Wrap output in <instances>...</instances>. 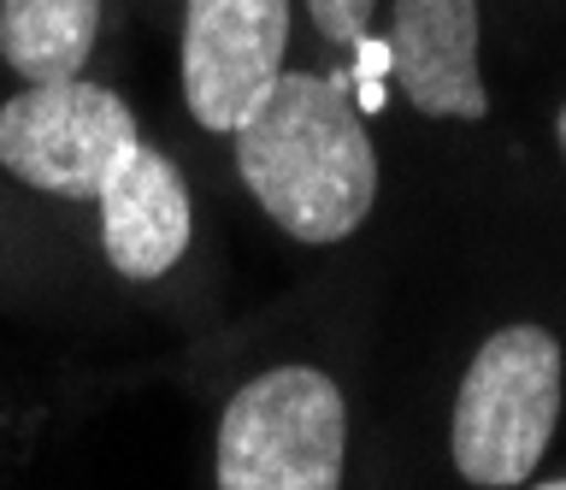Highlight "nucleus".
<instances>
[{
    "instance_id": "4",
    "label": "nucleus",
    "mask_w": 566,
    "mask_h": 490,
    "mask_svg": "<svg viewBox=\"0 0 566 490\" xmlns=\"http://www.w3.org/2000/svg\"><path fill=\"white\" fill-rule=\"evenodd\" d=\"M142 143L118 90L77 77L24 83L0 101V166L60 201H95L113 166Z\"/></svg>"
},
{
    "instance_id": "2",
    "label": "nucleus",
    "mask_w": 566,
    "mask_h": 490,
    "mask_svg": "<svg viewBox=\"0 0 566 490\" xmlns=\"http://www.w3.org/2000/svg\"><path fill=\"white\" fill-rule=\"evenodd\" d=\"M560 337L543 325H502L472 355L467 378L454 390V472L467 484L507 490L531 484L548 437L560 426Z\"/></svg>"
},
{
    "instance_id": "6",
    "label": "nucleus",
    "mask_w": 566,
    "mask_h": 490,
    "mask_svg": "<svg viewBox=\"0 0 566 490\" xmlns=\"http://www.w3.org/2000/svg\"><path fill=\"white\" fill-rule=\"evenodd\" d=\"M101 249L113 260V272L136 278H166L189 249L195 231V207H189V184L159 148L136 143L124 160L113 166V178L101 184Z\"/></svg>"
},
{
    "instance_id": "9",
    "label": "nucleus",
    "mask_w": 566,
    "mask_h": 490,
    "mask_svg": "<svg viewBox=\"0 0 566 490\" xmlns=\"http://www.w3.org/2000/svg\"><path fill=\"white\" fill-rule=\"evenodd\" d=\"M371 7H378V0H307V12H313L318 37L336 42V48H354V42L366 37Z\"/></svg>"
},
{
    "instance_id": "11",
    "label": "nucleus",
    "mask_w": 566,
    "mask_h": 490,
    "mask_svg": "<svg viewBox=\"0 0 566 490\" xmlns=\"http://www.w3.org/2000/svg\"><path fill=\"white\" fill-rule=\"evenodd\" d=\"M543 484H548V490H566V479H543Z\"/></svg>"
},
{
    "instance_id": "3",
    "label": "nucleus",
    "mask_w": 566,
    "mask_h": 490,
    "mask_svg": "<svg viewBox=\"0 0 566 490\" xmlns=\"http://www.w3.org/2000/svg\"><path fill=\"white\" fill-rule=\"evenodd\" d=\"M348 461V408L331 373L272 366L224 402L212 479L224 490H336Z\"/></svg>"
},
{
    "instance_id": "10",
    "label": "nucleus",
    "mask_w": 566,
    "mask_h": 490,
    "mask_svg": "<svg viewBox=\"0 0 566 490\" xmlns=\"http://www.w3.org/2000/svg\"><path fill=\"white\" fill-rule=\"evenodd\" d=\"M555 136H560V154H566V107H560V118H555Z\"/></svg>"
},
{
    "instance_id": "1",
    "label": "nucleus",
    "mask_w": 566,
    "mask_h": 490,
    "mask_svg": "<svg viewBox=\"0 0 566 490\" xmlns=\"http://www.w3.org/2000/svg\"><path fill=\"white\" fill-rule=\"evenodd\" d=\"M237 171L260 213L295 242H343L378 201V148L348 77L283 72L237 131Z\"/></svg>"
},
{
    "instance_id": "8",
    "label": "nucleus",
    "mask_w": 566,
    "mask_h": 490,
    "mask_svg": "<svg viewBox=\"0 0 566 490\" xmlns=\"http://www.w3.org/2000/svg\"><path fill=\"white\" fill-rule=\"evenodd\" d=\"M101 37V0H0V60L24 83L77 77Z\"/></svg>"
},
{
    "instance_id": "7",
    "label": "nucleus",
    "mask_w": 566,
    "mask_h": 490,
    "mask_svg": "<svg viewBox=\"0 0 566 490\" xmlns=\"http://www.w3.org/2000/svg\"><path fill=\"white\" fill-rule=\"evenodd\" d=\"M389 72L424 118H484L478 77V0H396Z\"/></svg>"
},
{
    "instance_id": "5",
    "label": "nucleus",
    "mask_w": 566,
    "mask_h": 490,
    "mask_svg": "<svg viewBox=\"0 0 566 490\" xmlns=\"http://www.w3.org/2000/svg\"><path fill=\"white\" fill-rule=\"evenodd\" d=\"M283 54H290V0H189L177 60L195 125L237 136L283 77Z\"/></svg>"
}]
</instances>
